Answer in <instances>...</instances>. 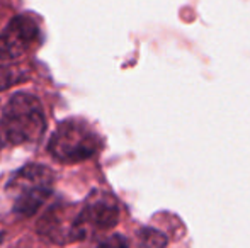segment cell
Instances as JSON below:
<instances>
[{
  "label": "cell",
  "instance_id": "cell-2",
  "mask_svg": "<svg viewBox=\"0 0 250 248\" xmlns=\"http://www.w3.org/2000/svg\"><path fill=\"white\" fill-rule=\"evenodd\" d=\"M55 175L48 167L29 163L19 169L7 182V195L14 202V212L24 218L34 216L53 192Z\"/></svg>",
  "mask_w": 250,
  "mask_h": 248
},
{
  "label": "cell",
  "instance_id": "cell-10",
  "mask_svg": "<svg viewBox=\"0 0 250 248\" xmlns=\"http://www.w3.org/2000/svg\"><path fill=\"white\" fill-rule=\"evenodd\" d=\"M2 148H3V146H2V145H0V152H2Z\"/></svg>",
  "mask_w": 250,
  "mask_h": 248
},
{
  "label": "cell",
  "instance_id": "cell-3",
  "mask_svg": "<svg viewBox=\"0 0 250 248\" xmlns=\"http://www.w3.org/2000/svg\"><path fill=\"white\" fill-rule=\"evenodd\" d=\"M99 145V138L89 124L80 119H68L53 133L48 152L62 163H79L96 155Z\"/></svg>",
  "mask_w": 250,
  "mask_h": 248
},
{
  "label": "cell",
  "instance_id": "cell-1",
  "mask_svg": "<svg viewBox=\"0 0 250 248\" xmlns=\"http://www.w3.org/2000/svg\"><path fill=\"white\" fill-rule=\"evenodd\" d=\"M46 119L41 102L31 94L19 92L10 97L0 117V145H34L41 139Z\"/></svg>",
  "mask_w": 250,
  "mask_h": 248
},
{
  "label": "cell",
  "instance_id": "cell-7",
  "mask_svg": "<svg viewBox=\"0 0 250 248\" xmlns=\"http://www.w3.org/2000/svg\"><path fill=\"white\" fill-rule=\"evenodd\" d=\"M29 76V70L24 65H2L0 66V92L21 82H26Z\"/></svg>",
  "mask_w": 250,
  "mask_h": 248
},
{
  "label": "cell",
  "instance_id": "cell-5",
  "mask_svg": "<svg viewBox=\"0 0 250 248\" xmlns=\"http://www.w3.org/2000/svg\"><path fill=\"white\" fill-rule=\"evenodd\" d=\"M79 211L80 209H75V206L72 204L56 202L41 216L36 226L38 233L56 245H68L73 242H80L79 231H77Z\"/></svg>",
  "mask_w": 250,
  "mask_h": 248
},
{
  "label": "cell",
  "instance_id": "cell-8",
  "mask_svg": "<svg viewBox=\"0 0 250 248\" xmlns=\"http://www.w3.org/2000/svg\"><path fill=\"white\" fill-rule=\"evenodd\" d=\"M138 243L142 248H165L168 243L167 236L153 228H143L138 231Z\"/></svg>",
  "mask_w": 250,
  "mask_h": 248
},
{
  "label": "cell",
  "instance_id": "cell-6",
  "mask_svg": "<svg viewBox=\"0 0 250 248\" xmlns=\"http://www.w3.org/2000/svg\"><path fill=\"white\" fill-rule=\"evenodd\" d=\"M40 38V26L31 16H16L0 33V60L12 61L22 57Z\"/></svg>",
  "mask_w": 250,
  "mask_h": 248
},
{
  "label": "cell",
  "instance_id": "cell-4",
  "mask_svg": "<svg viewBox=\"0 0 250 248\" xmlns=\"http://www.w3.org/2000/svg\"><path fill=\"white\" fill-rule=\"evenodd\" d=\"M119 221L118 201L111 194L96 191L87 197L83 208L79 211L77 218V231L79 238L85 240L97 233L114 228Z\"/></svg>",
  "mask_w": 250,
  "mask_h": 248
},
{
  "label": "cell",
  "instance_id": "cell-9",
  "mask_svg": "<svg viewBox=\"0 0 250 248\" xmlns=\"http://www.w3.org/2000/svg\"><path fill=\"white\" fill-rule=\"evenodd\" d=\"M96 248H129V243L123 235H112Z\"/></svg>",
  "mask_w": 250,
  "mask_h": 248
}]
</instances>
